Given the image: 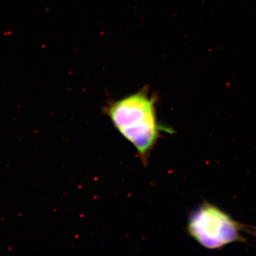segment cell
<instances>
[{
    "label": "cell",
    "mask_w": 256,
    "mask_h": 256,
    "mask_svg": "<svg viewBox=\"0 0 256 256\" xmlns=\"http://www.w3.org/2000/svg\"><path fill=\"white\" fill-rule=\"evenodd\" d=\"M156 106L154 96L148 90H140L105 108L114 128L136 148L144 166L164 130L158 122Z\"/></svg>",
    "instance_id": "obj_1"
},
{
    "label": "cell",
    "mask_w": 256,
    "mask_h": 256,
    "mask_svg": "<svg viewBox=\"0 0 256 256\" xmlns=\"http://www.w3.org/2000/svg\"><path fill=\"white\" fill-rule=\"evenodd\" d=\"M186 230L192 238L210 250H220L234 242H246L244 234L256 237V226L240 223L207 202L190 214Z\"/></svg>",
    "instance_id": "obj_2"
}]
</instances>
